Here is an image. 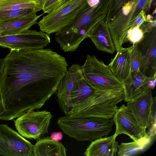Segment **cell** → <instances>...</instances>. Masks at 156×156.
Wrapping results in <instances>:
<instances>
[{
	"label": "cell",
	"mask_w": 156,
	"mask_h": 156,
	"mask_svg": "<svg viewBox=\"0 0 156 156\" xmlns=\"http://www.w3.org/2000/svg\"><path fill=\"white\" fill-rule=\"evenodd\" d=\"M68 66L65 58L50 48L10 51L0 67V119L41 108L57 92Z\"/></svg>",
	"instance_id": "obj_1"
},
{
	"label": "cell",
	"mask_w": 156,
	"mask_h": 156,
	"mask_svg": "<svg viewBox=\"0 0 156 156\" xmlns=\"http://www.w3.org/2000/svg\"><path fill=\"white\" fill-rule=\"evenodd\" d=\"M109 0H87V3L76 18L55 33V38L65 52L76 51L80 43L89 37L91 29L105 20Z\"/></svg>",
	"instance_id": "obj_2"
},
{
	"label": "cell",
	"mask_w": 156,
	"mask_h": 156,
	"mask_svg": "<svg viewBox=\"0 0 156 156\" xmlns=\"http://www.w3.org/2000/svg\"><path fill=\"white\" fill-rule=\"evenodd\" d=\"M124 86L112 89L98 90L94 96L74 107L69 115L73 117H97L110 119L124 100Z\"/></svg>",
	"instance_id": "obj_3"
},
{
	"label": "cell",
	"mask_w": 156,
	"mask_h": 156,
	"mask_svg": "<svg viewBox=\"0 0 156 156\" xmlns=\"http://www.w3.org/2000/svg\"><path fill=\"white\" fill-rule=\"evenodd\" d=\"M57 123L66 135L78 141H92L106 136L112 130V118H77L66 115L59 117Z\"/></svg>",
	"instance_id": "obj_4"
},
{
	"label": "cell",
	"mask_w": 156,
	"mask_h": 156,
	"mask_svg": "<svg viewBox=\"0 0 156 156\" xmlns=\"http://www.w3.org/2000/svg\"><path fill=\"white\" fill-rule=\"evenodd\" d=\"M155 0H130L115 17L108 24L115 50L122 47L128 30L142 10L147 11Z\"/></svg>",
	"instance_id": "obj_5"
},
{
	"label": "cell",
	"mask_w": 156,
	"mask_h": 156,
	"mask_svg": "<svg viewBox=\"0 0 156 156\" xmlns=\"http://www.w3.org/2000/svg\"><path fill=\"white\" fill-rule=\"evenodd\" d=\"M81 66L83 76L96 90H109L124 86L115 76L108 65L94 55H88Z\"/></svg>",
	"instance_id": "obj_6"
},
{
	"label": "cell",
	"mask_w": 156,
	"mask_h": 156,
	"mask_svg": "<svg viewBox=\"0 0 156 156\" xmlns=\"http://www.w3.org/2000/svg\"><path fill=\"white\" fill-rule=\"evenodd\" d=\"M86 3L87 0H66L37 22L41 31L48 35L56 32L71 22Z\"/></svg>",
	"instance_id": "obj_7"
},
{
	"label": "cell",
	"mask_w": 156,
	"mask_h": 156,
	"mask_svg": "<svg viewBox=\"0 0 156 156\" xmlns=\"http://www.w3.org/2000/svg\"><path fill=\"white\" fill-rule=\"evenodd\" d=\"M50 42L49 35L35 30L27 29L15 34L0 35V47L10 51L43 49Z\"/></svg>",
	"instance_id": "obj_8"
},
{
	"label": "cell",
	"mask_w": 156,
	"mask_h": 156,
	"mask_svg": "<svg viewBox=\"0 0 156 156\" xmlns=\"http://www.w3.org/2000/svg\"><path fill=\"white\" fill-rule=\"evenodd\" d=\"M52 116L47 110L25 113L14 120L16 128L21 135L29 139H38L48 132Z\"/></svg>",
	"instance_id": "obj_9"
},
{
	"label": "cell",
	"mask_w": 156,
	"mask_h": 156,
	"mask_svg": "<svg viewBox=\"0 0 156 156\" xmlns=\"http://www.w3.org/2000/svg\"><path fill=\"white\" fill-rule=\"evenodd\" d=\"M34 145L8 125L0 124V154L34 156Z\"/></svg>",
	"instance_id": "obj_10"
},
{
	"label": "cell",
	"mask_w": 156,
	"mask_h": 156,
	"mask_svg": "<svg viewBox=\"0 0 156 156\" xmlns=\"http://www.w3.org/2000/svg\"><path fill=\"white\" fill-rule=\"evenodd\" d=\"M112 119L116 126L114 134L116 137L124 134L133 141H137L147 134L146 129L139 125L127 106L123 105L118 108Z\"/></svg>",
	"instance_id": "obj_11"
},
{
	"label": "cell",
	"mask_w": 156,
	"mask_h": 156,
	"mask_svg": "<svg viewBox=\"0 0 156 156\" xmlns=\"http://www.w3.org/2000/svg\"><path fill=\"white\" fill-rule=\"evenodd\" d=\"M127 102L139 125L146 129L156 119L155 97L151 91L141 94Z\"/></svg>",
	"instance_id": "obj_12"
},
{
	"label": "cell",
	"mask_w": 156,
	"mask_h": 156,
	"mask_svg": "<svg viewBox=\"0 0 156 156\" xmlns=\"http://www.w3.org/2000/svg\"><path fill=\"white\" fill-rule=\"evenodd\" d=\"M137 45L141 56L140 71L149 77L156 76V28L144 34Z\"/></svg>",
	"instance_id": "obj_13"
},
{
	"label": "cell",
	"mask_w": 156,
	"mask_h": 156,
	"mask_svg": "<svg viewBox=\"0 0 156 156\" xmlns=\"http://www.w3.org/2000/svg\"><path fill=\"white\" fill-rule=\"evenodd\" d=\"M82 76L81 66L73 64L67 69L58 87L57 92L58 103L66 115H70L73 108L70 96L73 86L76 80Z\"/></svg>",
	"instance_id": "obj_14"
},
{
	"label": "cell",
	"mask_w": 156,
	"mask_h": 156,
	"mask_svg": "<svg viewBox=\"0 0 156 156\" xmlns=\"http://www.w3.org/2000/svg\"><path fill=\"white\" fill-rule=\"evenodd\" d=\"M131 48L132 46L127 48L121 47L108 65L115 76L124 84L131 76L130 58Z\"/></svg>",
	"instance_id": "obj_15"
},
{
	"label": "cell",
	"mask_w": 156,
	"mask_h": 156,
	"mask_svg": "<svg viewBox=\"0 0 156 156\" xmlns=\"http://www.w3.org/2000/svg\"><path fill=\"white\" fill-rule=\"evenodd\" d=\"M152 77L146 76L140 70L131 73V77L124 84V100L127 102L141 94L151 91L153 90L150 82Z\"/></svg>",
	"instance_id": "obj_16"
},
{
	"label": "cell",
	"mask_w": 156,
	"mask_h": 156,
	"mask_svg": "<svg viewBox=\"0 0 156 156\" xmlns=\"http://www.w3.org/2000/svg\"><path fill=\"white\" fill-rule=\"evenodd\" d=\"M98 50L113 54L115 48L105 20L99 21L91 29L89 36Z\"/></svg>",
	"instance_id": "obj_17"
},
{
	"label": "cell",
	"mask_w": 156,
	"mask_h": 156,
	"mask_svg": "<svg viewBox=\"0 0 156 156\" xmlns=\"http://www.w3.org/2000/svg\"><path fill=\"white\" fill-rule=\"evenodd\" d=\"M114 135L95 139L87 147L84 154L86 156H113L118 150V142Z\"/></svg>",
	"instance_id": "obj_18"
},
{
	"label": "cell",
	"mask_w": 156,
	"mask_h": 156,
	"mask_svg": "<svg viewBox=\"0 0 156 156\" xmlns=\"http://www.w3.org/2000/svg\"><path fill=\"white\" fill-rule=\"evenodd\" d=\"M42 15H37L35 13L18 19L0 22V35L15 34L29 29L37 23Z\"/></svg>",
	"instance_id": "obj_19"
},
{
	"label": "cell",
	"mask_w": 156,
	"mask_h": 156,
	"mask_svg": "<svg viewBox=\"0 0 156 156\" xmlns=\"http://www.w3.org/2000/svg\"><path fill=\"white\" fill-rule=\"evenodd\" d=\"M66 151L61 142L55 141L50 137L40 139L34 145V156H65Z\"/></svg>",
	"instance_id": "obj_20"
},
{
	"label": "cell",
	"mask_w": 156,
	"mask_h": 156,
	"mask_svg": "<svg viewBox=\"0 0 156 156\" xmlns=\"http://www.w3.org/2000/svg\"><path fill=\"white\" fill-rule=\"evenodd\" d=\"M154 139L147 133L145 136L138 140L121 143L118 146L117 155L119 156H135L140 155L149 149Z\"/></svg>",
	"instance_id": "obj_21"
},
{
	"label": "cell",
	"mask_w": 156,
	"mask_h": 156,
	"mask_svg": "<svg viewBox=\"0 0 156 156\" xmlns=\"http://www.w3.org/2000/svg\"><path fill=\"white\" fill-rule=\"evenodd\" d=\"M98 90L93 88L82 76L76 80L72 90L70 99L73 108L95 96Z\"/></svg>",
	"instance_id": "obj_22"
},
{
	"label": "cell",
	"mask_w": 156,
	"mask_h": 156,
	"mask_svg": "<svg viewBox=\"0 0 156 156\" xmlns=\"http://www.w3.org/2000/svg\"><path fill=\"white\" fill-rule=\"evenodd\" d=\"M30 9L42 10L41 0H0V11Z\"/></svg>",
	"instance_id": "obj_23"
},
{
	"label": "cell",
	"mask_w": 156,
	"mask_h": 156,
	"mask_svg": "<svg viewBox=\"0 0 156 156\" xmlns=\"http://www.w3.org/2000/svg\"><path fill=\"white\" fill-rule=\"evenodd\" d=\"M36 13L30 9L0 11V22L18 19Z\"/></svg>",
	"instance_id": "obj_24"
},
{
	"label": "cell",
	"mask_w": 156,
	"mask_h": 156,
	"mask_svg": "<svg viewBox=\"0 0 156 156\" xmlns=\"http://www.w3.org/2000/svg\"><path fill=\"white\" fill-rule=\"evenodd\" d=\"M130 0H109L108 12L105 21L108 24L121 11L123 6Z\"/></svg>",
	"instance_id": "obj_25"
},
{
	"label": "cell",
	"mask_w": 156,
	"mask_h": 156,
	"mask_svg": "<svg viewBox=\"0 0 156 156\" xmlns=\"http://www.w3.org/2000/svg\"><path fill=\"white\" fill-rule=\"evenodd\" d=\"M144 35L140 27H131L127 31L123 43L129 41L133 44H137L142 40Z\"/></svg>",
	"instance_id": "obj_26"
},
{
	"label": "cell",
	"mask_w": 156,
	"mask_h": 156,
	"mask_svg": "<svg viewBox=\"0 0 156 156\" xmlns=\"http://www.w3.org/2000/svg\"><path fill=\"white\" fill-rule=\"evenodd\" d=\"M131 71L132 73L140 70L141 62V56L137 44H133L130 54Z\"/></svg>",
	"instance_id": "obj_27"
},
{
	"label": "cell",
	"mask_w": 156,
	"mask_h": 156,
	"mask_svg": "<svg viewBox=\"0 0 156 156\" xmlns=\"http://www.w3.org/2000/svg\"><path fill=\"white\" fill-rule=\"evenodd\" d=\"M66 0H41L42 10L48 14L62 4Z\"/></svg>",
	"instance_id": "obj_28"
},
{
	"label": "cell",
	"mask_w": 156,
	"mask_h": 156,
	"mask_svg": "<svg viewBox=\"0 0 156 156\" xmlns=\"http://www.w3.org/2000/svg\"><path fill=\"white\" fill-rule=\"evenodd\" d=\"M146 19L147 20L140 27L144 34L149 32L156 28L155 20L151 19L149 15L146 16Z\"/></svg>",
	"instance_id": "obj_29"
},
{
	"label": "cell",
	"mask_w": 156,
	"mask_h": 156,
	"mask_svg": "<svg viewBox=\"0 0 156 156\" xmlns=\"http://www.w3.org/2000/svg\"><path fill=\"white\" fill-rule=\"evenodd\" d=\"M50 137L53 140L59 141L63 138V134L61 132H54L51 133Z\"/></svg>",
	"instance_id": "obj_30"
},
{
	"label": "cell",
	"mask_w": 156,
	"mask_h": 156,
	"mask_svg": "<svg viewBox=\"0 0 156 156\" xmlns=\"http://www.w3.org/2000/svg\"><path fill=\"white\" fill-rule=\"evenodd\" d=\"M2 112V108L1 105H0V114H1Z\"/></svg>",
	"instance_id": "obj_31"
},
{
	"label": "cell",
	"mask_w": 156,
	"mask_h": 156,
	"mask_svg": "<svg viewBox=\"0 0 156 156\" xmlns=\"http://www.w3.org/2000/svg\"><path fill=\"white\" fill-rule=\"evenodd\" d=\"M2 61V59H1L0 57V67L1 65V63Z\"/></svg>",
	"instance_id": "obj_32"
}]
</instances>
